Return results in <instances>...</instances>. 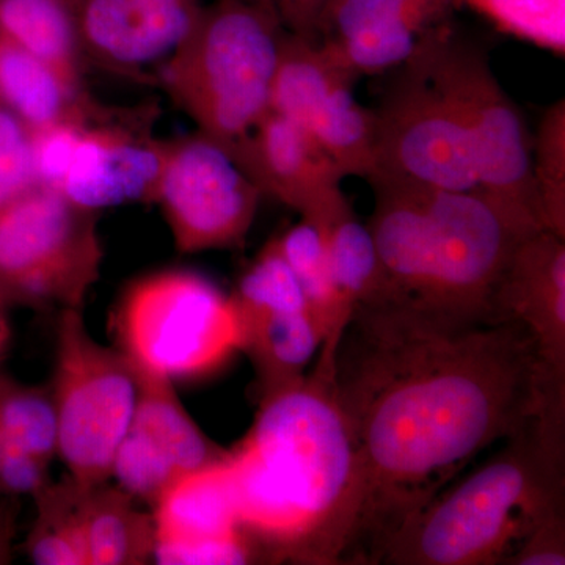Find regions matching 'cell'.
<instances>
[{
    "mask_svg": "<svg viewBox=\"0 0 565 565\" xmlns=\"http://www.w3.org/2000/svg\"><path fill=\"white\" fill-rule=\"evenodd\" d=\"M449 0H329L318 43L355 74L385 73L412 57L430 29L444 24Z\"/></svg>",
    "mask_w": 565,
    "mask_h": 565,
    "instance_id": "obj_19",
    "label": "cell"
},
{
    "mask_svg": "<svg viewBox=\"0 0 565 565\" xmlns=\"http://www.w3.org/2000/svg\"><path fill=\"white\" fill-rule=\"evenodd\" d=\"M51 463L25 451L20 446L3 441L2 465H0V492L20 497L35 494L51 482Z\"/></svg>",
    "mask_w": 565,
    "mask_h": 565,
    "instance_id": "obj_34",
    "label": "cell"
},
{
    "mask_svg": "<svg viewBox=\"0 0 565 565\" xmlns=\"http://www.w3.org/2000/svg\"><path fill=\"white\" fill-rule=\"evenodd\" d=\"M239 318L307 311L302 289L273 237L248 266L232 294Z\"/></svg>",
    "mask_w": 565,
    "mask_h": 565,
    "instance_id": "obj_31",
    "label": "cell"
},
{
    "mask_svg": "<svg viewBox=\"0 0 565 565\" xmlns=\"http://www.w3.org/2000/svg\"><path fill=\"white\" fill-rule=\"evenodd\" d=\"M277 243L281 255L285 256L286 263L299 281L308 315L323 341L333 308L326 233L322 226L300 218L299 223L277 236Z\"/></svg>",
    "mask_w": 565,
    "mask_h": 565,
    "instance_id": "obj_29",
    "label": "cell"
},
{
    "mask_svg": "<svg viewBox=\"0 0 565 565\" xmlns=\"http://www.w3.org/2000/svg\"><path fill=\"white\" fill-rule=\"evenodd\" d=\"M203 0H74L85 61L143 81L195 28Z\"/></svg>",
    "mask_w": 565,
    "mask_h": 565,
    "instance_id": "obj_17",
    "label": "cell"
},
{
    "mask_svg": "<svg viewBox=\"0 0 565 565\" xmlns=\"http://www.w3.org/2000/svg\"><path fill=\"white\" fill-rule=\"evenodd\" d=\"M0 36L82 84L85 57L74 0H0Z\"/></svg>",
    "mask_w": 565,
    "mask_h": 565,
    "instance_id": "obj_25",
    "label": "cell"
},
{
    "mask_svg": "<svg viewBox=\"0 0 565 565\" xmlns=\"http://www.w3.org/2000/svg\"><path fill=\"white\" fill-rule=\"evenodd\" d=\"M292 35L318 41L319 21L329 0H264Z\"/></svg>",
    "mask_w": 565,
    "mask_h": 565,
    "instance_id": "obj_35",
    "label": "cell"
},
{
    "mask_svg": "<svg viewBox=\"0 0 565 565\" xmlns=\"http://www.w3.org/2000/svg\"><path fill=\"white\" fill-rule=\"evenodd\" d=\"M286 33L264 0H214L159 65L158 81L233 154L270 110Z\"/></svg>",
    "mask_w": 565,
    "mask_h": 565,
    "instance_id": "obj_4",
    "label": "cell"
},
{
    "mask_svg": "<svg viewBox=\"0 0 565 565\" xmlns=\"http://www.w3.org/2000/svg\"><path fill=\"white\" fill-rule=\"evenodd\" d=\"M565 509L542 519L505 557L503 565H564Z\"/></svg>",
    "mask_w": 565,
    "mask_h": 565,
    "instance_id": "obj_33",
    "label": "cell"
},
{
    "mask_svg": "<svg viewBox=\"0 0 565 565\" xmlns=\"http://www.w3.org/2000/svg\"><path fill=\"white\" fill-rule=\"evenodd\" d=\"M152 561L163 565L248 564L264 557L237 512L232 455L182 476L152 505Z\"/></svg>",
    "mask_w": 565,
    "mask_h": 565,
    "instance_id": "obj_15",
    "label": "cell"
},
{
    "mask_svg": "<svg viewBox=\"0 0 565 565\" xmlns=\"http://www.w3.org/2000/svg\"><path fill=\"white\" fill-rule=\"evenodd\" d=\"M422 188L433 226V285L424 310L460 321H500L494 294L526 236L481 192Z\"/></svg>",
    "mask_w": 565,
    "mask_h": 565,
    "instance_id": "obj_11",
    "label": "cell"
},
{
    "mask_svg": "<svg viewBox=\"0 0 565 565\" xmlns=\"http://www.w3.org/2000/svg\"><path fill=\"white\" fill-rule=\"evenodd\" d=\"M0 429L3 441L52 462L57 456V414L51 390L0 375Z\"/></svg>",
    "mask_w": 565,
    "mask_h": 565,
    "instance_id": "obj_27",
    "label": "cell"
},
{
    "mask_svg": "<svg viewBox=\"0 0 565 565\" xmlns=\"http://www.w3.org/2000/svg\"><path fill=\"white\" fill-rule=\"evenodd\" d=\"M0 104L32 132L66 122L99 120L114 111L93 102L84 85L2 36Z\"/></svg>",
    "mask_w": 565,
    "mask_h": 565,
    "instance_id": "obj_21",
    "label": "cell"
},
{
    "mask_svg": "<svg viewBox=\"0 0 565 565\" xmlns=\"http://www.w3.org/2000/svg\"><path fill=\"white\" fill-rule=\"evenodd\" d=\"M111 323L117 348L134 366L172 381L202 377L243 351L233 297L191 270H162L134 281Z\"/></svg>",
    "mask_w": 565,
    "mask_h": 565,
    "instance_id": "obj_6",
    "label": "cell"
},
{
    "mask_svg": "<svg viewBox=\"0 0 565 565\" xmlns=\"http://www.w3.org/2000/svg\"><path fill=\"white\" fill-rule=\"evenodd\" d=\"M88 565H140L154 556V519L118 486L88 487L84 494Z\"/></svg>",
    "mask_w": 565,
    "mask_h": 565,
    "instance_id": "obj_23",
    "label": "cell"
},
{
    "mask_svg": "<svg viewBox=\"0 0 565 565\" xmlns=\"http://www.w3.org/2000/svg\"><path fill=\"white\" fill-rule=\"evenodd\" d=\"M494 315L525 327L546 393L565 404V237L541 230L516 244L494 294Z\"/></svg>",
    "mask_w": 565,
    "mask_h": 565,
    "instance_id": "obj_18",
    "label": "cell"
},
{
    "mask_svg": "<svg viewBox=\"0 0 565 565\" xmlns=\"http://www.w3.org/2000/svg\"><path fill=\"white\" fill-rule=\"evenodd\" d=\"M419 51L430 77L463 122L479 192L523 236L545 230L531 177L533 136L484 52L457 39L446 22L423 36Z\"/></svg>",
    "mask_w": 565,
    "mask_h": 565,
    "instance_id": "obj_5",
    "label": "cell"
},
{
    "mask_svg": "<svg viewBox=\"0 0 565 565\" xmlns=\"http://www.w3.org/2000/svg\"><path fill=\"white\" fill-rule=\"evenodd\" d=\"M134 373L136 407L115 455L111 478L134 500L154 505L182 476L225 462L232 449L214 444L193 422L172 379L137 366Z\"/></svg>",
    "mask_w": 565,
    "mask_h": 565,
    "instance_id": "obj_14",
    "label": "cell"
},
{
    "mask_svg": "<svg viewBox=\"0 0 565 565\" xmlns=\"http://www.w3.org/2000/svg\"><path fill=\"white\" fill-rule=\"evenodd\" d=\"M531 177L542 226L565 237V102L545 111L533 137Z\"/></svg>",
    "mask_w": 565,
    "mask_h": 565,
    "instance_id": "obj_30",
    "label": "cell"
},
{
    "mask_svg": "<svg viewBox=\"0 0 565 565\" xmlns=\"http://www.w3.org/2000/svg\"><path fill=\"white\" fill-rule=\"evenodd\" d=\"M36 182L85 210L154 203L167 140L156 139L143 115L66 122L32 132Z\"/></svg>",
    "mask_w": 565,
    "mask_h": 565,
    "instance_id": "obj_9",
    "label": "cell"
},
{
    "mask_svg": "<svg viewBox=\"0 0 565 565\" xmlns=\"http://www.w3.org/2000/svg\"><path fill=\"white\" fill-rule=\"evenodd\" d=\"M2 456H3V434H2V429H0V465H2Z\"/></svg>",
    "mask_w": 565,
    "mask_h": 565,
    "instance_id": "obj_38",
    "label": "cell"
},
{
    "mask_svg": "<svg viewBox=\"0 0 565 565\" xmlns=\"http://www.w3.org/2000/svg\"><path fill=\"white\" fill-rule=\"evenodd\" d=\"M367 182L374 192V211L366 225L384 275V300L379 303L424 310L433 285V226L423 188L412 182Z\"/></svg>",
    "mask_w": 565,
    "mask_h": 565,
    "instance_id": "obj_20",
    "label": "cell"
},
{
    "mask_svg": "<svg viewBox=\"0 0 565 565\" xmlns=\"http://www.w3.org/2000/svg\"><path fill=\"white\" fill-rule=\"evenodd\" d=\"M360 467L343 564H381L394 535L487 448L553 403L522 323L460 321L397 303L360 305L333 364Z\"/></svg>",
    "mask_w": 565,
    "mask_h": 565,
    "instance_id": "obj_1",
    "label": "cell"
},
{
    "mask_svg": "<svg viewBox=\"0 0 565 565\" xmlns=\"http://www.w3.org/2000/svg\"><path fill=\"white\" fill-rule=\"evenodd\" d=\"M57 414V456L77 484L111 478L137 401L132 363L92 337L81 308L61 311L51 388Z\"/></svg>",
    "mask_w": 565,
    "mask_h": 565,
    "instance_id": "obj_8",
    "label": "cell"
},
{
    "mask_svg": "<svg viewBox=\"0 0 565 565\" xmlns=\"http://www.w3.org/2000/svg\"><path fill=\"white\" fill-rule=\"evenodd\" d=\"M359 77L321 43L286 33L270 111L302 126L345 178L370 180L375 115L353 96Z\"/></svg>",
    "mask_w": 565,
    "mask_h": 565,
    "instance_id": "obj_13",
    "label": "cell"
},
{
    "mask_svg": "<svg viewBox=\"0 0 565 565\" xmlns=\"http://www.w3.org/2000/svg\"><path fill=\"white\" fill-rule=\"evenodd\" d=\"M11 341V329L7 322L6 311H0V362L6 359Z\"/></svg>",
    "mask_w": 565,
    "mask_h": 565,
    "instance_id": "obj_37",
    "label": "cell"
},
{
    "mask_svg": "<svg viewBox=\"0 0 565 565\" xmlns=\"http://www.w3.org/2000/svg\"><path fill=\"white\" fill-rule=\"evenodd\" d=\"M103 259L98 212L36 185L0 212V311L82 310Z\"/></svg>",
    "mask_w": 565,
    "mask_h": 565,
    "instance_id": "obj_7",
    "label": "cell"
},
{
    "mask_svg": "<svg viewBox=\"0 0 565 565\" xmlns=\"http://www.w3.org/2000/svg\"><path fill=\"white\" fill-rule=\"evenodd\" d=\"M14 523L9 509L0 503V565L13 559Z\"/></svg>",
    "mask_w": 565,
    "mask_h": 565,
    "instance_id": "obj_36",
    "label": "cell"
},
{
    "mask_svg": "<svg viewBox=\"0 0 565 565\" xmlns=\"http://www.w3.org/2000/svg\"><path fill=\"white\" fill-rule=\"evenodd\" d=\"M245 533L267 559L343 564L359 501L360 467L333 375L313 370L259 397L232 449Z\"/></svg>",
    "mask_w": 565,
    "mask_h": 565,
    "instance_id": "obj_2",
    "label": "cell"
},
{
    "mask_svg": "<svg viewBox=\"0 0 565 565\" xmlns=\"http://www.w3.org/2000/svg\"><path fill=\"white\" fill-rule=\"evenodd\" d=\"M373 110L374 170L367 181L479 192L473 151L463 122L430 77L419 44L399 66L396 81Z\"/></svg>",
    "mask_w": 565,
    "mask_h": 565,
    "instance_id": "obj_10",
    "label": "cell"
},
{
    "mask_svg": "<svg viewBox=\"0 0 565 565\" xmlns=\"http://www.w3.org/2000/svg\"><path fill=\"white\" fill-rule=\"evenodd\" d=\"M564 509L565 423L535 416L394 535L381 564L503 565L542 519Z\"/></svg>",
    "mask_w": 565,
    "mask_h": 565,
    "instance_id": "obj_3",
    "label": "cell"
},
{
    "mask_svg": "<svg viewBox=\"0 0 565 565\" xmlns=\"http://www.w3.org/2000/svg\"><path fill=\"white\" fill-rule=\"evenodd\" d=\"M467 7L498 32L555 55L565 54V0H449Z\"/></svg>",
    "mask_w": 565,
    "mask_h": 565,
    "instance_id": "obj_28",
    "label": "cell"
},
{
    "mask_svg": "<svg viewBox=\"0 0 565 565\" xmlns=\"http://www.w3.org/2000/svg\"><path fill=\"white\" fill-rule=\"evenodd\" d=\"M36 185L32 131L0 104V212Z\"/></svg>",
    "mask_w": 565,
    "mask_h": 565,
    "instance_id": "obj_32",
    "label": "cell"
},
{
    "mask_svg": "<svg viewBox=\"0 0 565 565\" xmlns=\"http://www.w3.org/2000/svg\"><path fill=\"white\" fill-rule=\"evenodd\" d=\"M329 255L333 308L316 370L333 375L338 345L360 305L384 300V275L367 225L356 221L352 206L322 226Z\"/></svg>",
    "mask_w": 565,
    "mask_h": 565,
    "instance_id": "obj_22",
    "label": "cell"
},
{
    "mask_svg": "<svg viewBox=\"0 0 565 565\" xmlns=\"http://www.w3.org/2000/svg\"><path fill=\"white\" fill-rule=\"evenodd\" d=\"M243 351L258 374L259 396L300 381L322 344L307 311L239 318Z\"/></svg>",
    "mask_w": 565,
    "mask_h": 565,
    "instance_id": "obj_24",
    "label": "cell"
},
{
    "mask_svg": "<svg viewBox=\"0 0 565 565\" xmlns=\"http://www.w3.org/2000/svg\"><path fill=\"white\" fill-rule=\"evenodd\" d=\"M263 195L305 221L326 226L351 207L341 189L345 174L302 126L267 111L233 152Z\"/></svg>",
    "mask_w": 565,
    "mask_h": 565,
    "instance_id": "obj_16",
    "label": "cell"
},
{
    "mask_svg": "<svg viewBox=\"0 0 565 565\" xmlns=\"http://www.w3.org/2000/svg\"><path fill=\"white\" fill-rule=\"evenodd\" d=\"M263 192L236 158L206 134L167 140L154 203L182 253L244 244Z\"/></svg>",
    "mask_w": 565,
    "mask_h": 565,
    "instance_id": "obj_12",
    "label": "cell"
},
{
    "mask_svg": "<svg viewBox=\"0 0 565 565\" xmlns=\"http://www.w3.org/2000/svg\"><path fill=\"white\" fill-rule=\"evenodd\" d=\"M87 489L68 475L33 494L36 519L24 542L25 555L33 564L88 565L82 509Z\"/></svg>",
    "mask_w": 565,
    "mask_h": 565,
    "instance_id": "obj_26",
    "label": "cell"
}]
</instances>
